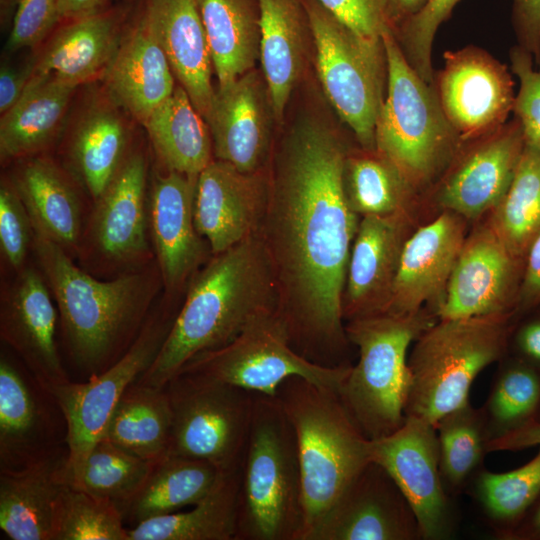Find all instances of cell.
Returning a JSON list of instances; mask_svg holds the SVG:
<instances>
[{
	"label": "cell",
	"instance_id": "18",
	"mask_svg": "<svg viewBox=\"0 0 540 540\" xmlns=\"http://www.w3.org/2000/svg\"><path fill=\"white\" fill-rule=\"evenodd\" d=\"M57 312L50 289L33 268L20 269L1 298L0 336L52 398L69 383L55 340Z\"/></svg>",
	"mask_w": 540,
	"mask_h": 540
},
{
	"label": "cell",
	"instance_id": "15",
	"mask_svg": "<svg viewBox=\"0 0 540 540\" xmlns=\"http://www.w3.org/2000/svg\"><path fill=\"white\" fill-rule=\"evenodd\" d=\"M436 81L442 110L463 144L497 130L513 111L512 75L480 48L446 51Z\"/></svg>",
	"mask_w": 540,
	"mask_h": 540
},
{
	"label": "cell",
	"instance_id": "5",
	"mask_svg": "<svg viewBox=\"0 0 540 540\" xmlns=\"http://www.w3.org/2000/svg\"><path fill=\"white\" fill-rule=\"evenodd\" d=\"M275 397L296 436L305 510L304 535L371 461L370 439L361 431L337 390L291 376L280 384Z\"/></svg>",
	"mask_w": 540,
	"mask_h": 540
},
{
	"label": "cell",
	"instance_id": "42",
	"mask_svg": "<svg viewBox=\"0 0 540 540\" xmlns=\"http://www.w3.org/2000/svg\"><path fill=\"white\" fill-rule=\"evenodd\" d=\"M344 188L351 208L360 217L412 213L418 196L391 162L376 150L349 151Z\"/></svg>",
	"mask_w": 540,
	"mask_h": 540
},
{
	"label": "cell",
	"instance_id": "11",
	"mask_svg": "<svg viewBox=\"0 0 540 540\" xmlns=\"http://www.w3.org/2000/svg\"><path fill=\"white\" fill-rule=\"evenodd\" d=\"M351 365L324 367L298 354L276 311L250 323L228 344L195 356L179 371L201 373L253 393L275 396L280 384L291 376L338 391Z\"/></svg>",
	"mask_w": 540,
	"mask_h": 540
},
{
	"label": "cell",
	"instance_id": "35",
	"mask_svg": "<svg viewBox=\"0 0 540 540\" xmlns=\"http://www.w3.org/2000/svg\"><path fill=\"white\" fill-rule=\"evenodd\" d=\"M241 465L221 472L210 492L187 512H173L128 529V540H235Z\"/></svg>",
	"mask_w": 540,
	"mask_h": 540
},
{
	"label": "cell",
	"instance_id": "41",
	"mask_svg": "<svg viewBox=\"0 0 540 540\" xmlns=\"http://www.w3.org/2000/svg\"><path fill=\"white\" fill-rule=\"evenodd\" d=\"M496 538L507 540L540 495L538 453L521 467L502 473L483 469L467 490Z\"/></svg>",
	"mask_w": 540,
	"mask_h": 540
},
{
	"label": "cell",
	"instance_id": "57",
	"mask_svg": "<svg viewBox=\"0 0 540 540\" xmlns=\"http://www.w3.org/2000/svg\"><path fill=\"white\" fill-rule=\"evenodd\" d=\"M507 540H540V495Z\"/></svg>",
	"mask_w": 540,
	"mask_h": 540
},
{
	"label": "cell",
	"instance_id": "23",
	"mask_svg": "<svg viewBox=\"0 0 540 540\" xmlns=\"http://www.w3.org/2000/svg\"><path fill=\"white\" fill-rule=\"evenodd\" d=\"M147 164L127 155L117 174L96 199L87 229L94 252L111 265H134L148 258Z\"/></svg>",
	"mask_w": 540,
	"mask_h": 540
},
{
	"label": "cell",
	"instance_id": "27",
	"mask_svg": "<svg viewBox=\"0 0 540 540\" xmlns=\"http://www.w3.org/2000/svg\"><path fill=\"white\" fill-rule=\"evenodd\" d=\"M142 16L164 50L174 77L206 121L216 90L197 0H146Z\"/></svg>",
	"mask_w": 540,
	"mask_h": 540
},
{
	"label": "cell",
	"instance_id": "32",
	"mask_svg": "<svg viewBox=\"0 0 540 540\" xmlns=\"http://www.w3.org/2000/svg\"><path fill=\"white\" fill-rule=\"evenodd\" d=\"M221 472L208 462L169 454L156 462L139 490L116 505L129 529L200 502Z\"/></svg>",
	"mask_w": 540,
	"mask_h": 540
},
{
	"label": "cell",
	"instance_id": "59",
	"mask_svg": "<svg viewBox=\"0 0 540 540\" xmlns=\"http://www.w3.org/2000/svg\"><path fill=\"white\" fill-rule=\"evenodd\" d=\"M19 0H0L1 3V23L2 26L13 19ZM12 22V21H11Z\"/></svg>",
	"mask_w": 540,
	"mask_h": 540
},
{
	"label": "cell",
	"instance_id": "48",
	"mask_svg": "<svg viewBox=\"0 0 540 540\" xmlns=\"http://www.w3.org/2000/svg\"><path fill=\"white\" fill-rule=\"evenodd\" d=\"M33 226L29 214L12 183L0 187V249L4 260L22 269L30 245Z\"/></svg>",
	"mask_w": 540,
	"mask_h": 540
},
{
	"label": "cell",
	"instance_id": "20",
	"mask_svg": "<svg viewBox=\"0 0 540 540\" xmlns=\"http://www.w3.org/2000/svg\"><path fill=\"white\" fill-rule=\"evenodd\" d=\"M268 187V170L246 173L217 159L199 173L194 222L213 254L258 233L267 204Z\"/></svg>",
	"mask_w": 540,
	"mask_h": 540
},
{
	"label": "cell",
	"instance_id": "38",
	"mask_svg": "<svg viewBox=\"0 0 540 540\" xmlns=\"http://www.w3.org/2000/svg\"><path fill=\"white\" fill-rule=\"evenodd\" d=\"M128 132L114 109L100 106L85 113L70 145V158L81 182L96 200L126 159Z\"/></svg>",
	"mask_w": 540,
	"mask_h": 540
},
{
	"label": "cell",
	"instance_id": "58",
	"mask_svg": "<svg viewBox=\"0 0 540 540\" xmlns=\"http://www.w3.org/2000/svg\"><path fill=\"white\" fill-rule=\"evenodd\" d=\"M428 0H388L389 15L393 30L407 19L416 15Z\"/></svg>",
	"mask_w": 540,
	"mask_h": 540
},
{
	"label": "cell",
	"instance_id": "3",
	"mask_svg": "<svg viewBox=\"0 0 540 540\" xmlns=\"http://www.w3.org/2000/svg\"><path fill=\"white\" fill-rule=\"evenodd\" d=\"M36 258L60 315L67 353L87 380L132 345L157 287L148 272L98 280L78 268L60 245L33 231Z\"/></svg>",
	"mask_w": 540,
	"mask_h": 540
},
{
	"label": "cell",
	"instance_id": "2",
	"mask_svg": "<svg viewBox=\"0 0 540 540\" xmlns=\"http://www.w3.org/2000/svg\"><path fill=\"white\" fill-rule=\"evenodd\" d=\"M278 309L273 266L258 234L213 254L189 281L157 358L136 382L163 388L192 358L228 344Z\"/></svg>",
	"mask_w": 540,
	"mask_h": 540
},
{
	"label": "cell",
	"instance_id": "22",
	"mask_svg": "<svg viewBox=\"0 0 540 540\" xmlns=\"http://www.w3.org/2000/svg\"><path fill=\"white\" fill-rule=\"evenodd\" d=\"M412 213L366 215L359 222L342 296L344 322L387 312Z\"/></svg>",
	"mask_w": 540,
	"mask_h": 540
},
{
	"label": "cell",
	"instance_id": "9",
	"mask_svg": "<svg viewBox=\"0 0 540 540\" xmlns=\"http://www.w3.org/2000/svg\"><path fill=\"white\" fill-rule=\"evenodd\" d=\"M303 3L323 91L361 148L374 151L377 120L387 87L382 38L358 34L316 0Z\"/></svg>",
	"mask_w": 540,
	"mask_h": 540
},
{
	"label": "cell",
	"instance_id": "44",
	"mask_svg": "<svg viewBox=\"0 0 540 540\" xmlns=\"http://www.w3.org/2000/svg\"><path fill=\"white\" fill-rule=\"evenodd\" d=\"M154 464L102 437L71 485L119 505L139 490Z\"/></svg>",
	"mask_w": 540,
	"mask_h": 540
},
{
	"label": "cell",
	"instance_id": "8",
	"mask_svg": "<svg viewBox=\"0 0 540 540\" xmlns=\"http://www.w3.org/2000/svg\"><path fill=\"white\" fill-rule=\"evenodd\" d=\"M437 319L424 308L414 314L384 313L345 322L359 359L338 394L368 439L390 435L404 423L411 383L408 349Z\"/></svg>",
	"mask_w": 540,
	"mask_h": 540
},
{
	"label": "cell",
	"instance_id": "39",
	"mask_svg": "<svg viewBox=\"0 0 540 540\" xmlns=\"http://www.w3.org/2000/svg\"><path fill=\"white\" fill-rule=\"evenodd\" d=\"M480 408L489 441L540 423V370L507 354Z\"/></svg>",
	"mask_w": 540,
	"mask_h": 540
},
{
	"label": "cell",
	"instance_id": "56",
	"mask_svg": "<svg viewBox=\"0 0 540 540\" xmlns=\"http://www.w3.org/2000/svg\"><path fill=\"white\" fill-rule=\"evenodd\" d=\"M106 0H58L61 19L70 21L100 13Z\"/></svg>",
	"mask_w": 540,
	"mask_h": 540
},
{
	"label": "cell",
	"instance_id": "14",
	"mask_svg": "<svg viewBox=\"0 0 540 540\" xmlns=\"http://www.w3.org/2000/svg\"><path fill=\"white\" fill-rule=\"evenodd\" d=\"M524 262L488 219L476 224L461 248L437 318L516 315Z\"/></svg>",
	"mask_w": 540,
	"mask_h": 540
},
{
	"label": "cell",
	"instance_id": "29",
	"mask_svg": "<svg viewBox=\"0 0 540 540\" xmlns=\"http://www.w3.org/2000/svg\"><path fill=\"white\" fill-rule=\"evenodd\" d=\"M261 72L276 121L302 75L310 26L302 0H258Z\"/></svg>",
	"mask_w": 540,
	"mask_h": 540
},
{
	"label": "cell",
	"instance_id": "47",
	"mask_svg": "<svg viewBox=\"0 0 540 540\" xmlns=\"http://www.w3.org/2000/svg\"><path fill=\"white\" fill-rule=\"evenodd\" d=\"M510 62L520 83L513 107L515 118L522 127L525 144L540 150V65L534 69L532 54L519 45L511 49Z\"/></svg>",
	"mask_w": 540,
	"mask_h": 540
},
{
	"label": "cell",
	"instance_id": "13",
	"mask_svg": "<svg viewBox=\"0 0 540 540\" xmlns=\"http://www.w3.org/2000/svg\"><path fill=\"white\" fill-rule=\"evenodd\" d=\"M369 456L401 490L417 518L423 540H447L455 534L458 511L441 479L434 425L406 416L395 432L370 440Z\"/></svg>",
	"mask_w": 540,
	"mask_h": 540
},
{
	"label": "cell",
	"instance_id": "40",
	"mask_svg": "<svg viewBox=\"0 0 540 540\" xmlns=\"http://www.w3.org/2000/svg\"><path fill=\"white\" fill-rule=\"evenodd\" d=\"M439 471L447 494L467 492L483 470L489 438L481 408L470 401L444 415L435 425Z\"/></svg>",
	"mask_w": 540,
	"mask_h": 540
},
{
	"label": "cell",
	"instance_id": "24",
	"mask_svg": "<svg viewBox=\"0 0 540 540\" xmlns=\"http://www.w3.org/2000/svg\"><path fill=\"white\" fill-rule=\"evenodd\" d=\"M197 177L167 170L155 175L151 185L149 224L168 294L183 288L206 255L194 222Z\"/></svg>",
	"mask_w": 540,
	"mask_h": 540
},
{
	"label": "cell",
	"instance_id": "45",
	"mask_svg": "<svg viewBox=\"0 0 540 540\" xmlns=\"http://www.w3.org/2000/svg\"><path fill=\"white\" fill-rule=\"evenodd\" d=\"M53 540H128L116 504L68 485L56 515Z\"/></svg>",
	"mask_w": 540,
	"mask_h": 540
},
{
	"label": "cell",
	"instance_id": "31",
	"mask_svg": "<svg viewBox=\"0 0 540 540\" xmlns=\"http://www.w3.org/2000/svg\"><path fill=\"white\" fill-rule=\"evenodd\" d=\"M120 41L116 19L108 13L70 21L35 60L33 73L52 75L76 88L106 72Z\"/></svg>",
	"mask_w": 540,
	"mask_h": 540
},
{
	"label": "cell",
	"instance_id": "10",
	"mask_svg": "<svg viewBox=\"0 0 540 540\" xmlns=\"http://www.w3.org/2000/svg\"><path fill=\"white\" fill-rule=\"evenodd\" d=\"M164 387L172 413L169 454L208 462L219 472L239 467L254 393L190 371H179Z\"/></svg>",
	"mask_w": 540,
	"mask_h": 540
},
{
	"label": "cell",
	"instance_id": "17",
	"mask_svg": "<svg viewBox=\"0 0 540 540\" xmlns=\"http://www.w3.org/2000/svg\"><path fill=\"white\" fill-rule=\"evenodd\" d=\"M524 146L522 127L515 117L492 133L464 143L437 182L439 207L467 221L489 214L507 192Z\"/></svg>",
	"mask_w": 540,
	"mask_h": 540
},
{
	"label": "cell",
	"instance_id": "25",
	"mask_svg": "<svg viewBox=\"0 0 540 540\" xmlns=\"http://www.w3.org/2000/svg\"><path fill=\"white\" fill-rule=\"evenodd\" d=\"M68 485V449L61 445L19 469L0 470V529L12 540H53Z\"/></svg>",
	"mask_w": 540,
	"mask_h": 540
},
{
	"label": "cell",
	"instance_id": "34",
	"mask_svg": "<svg viewBox=\"0 0 540 540\" xmlns=\"http://www.w3.org/2000/svg\"><path fill=\"white\" fill-rule=\"evenodd\" d=\"M74 90L52 75L33 73L19 101L1 117V159L42 150L57 131Z\"/></svg>",
	"mask_w": 540,
	"mask_h": 540
},
{
	"label": "cell",
	"instance_id": "12",
	"mask_svg": "<svg viewBox=\"0 0 540 540\" xmlns=\"http://www.w3.org/2000/svg\"><path fill=\"white\" fill-rule=\"evenodd\" d=\"M176 314L164 309L153 312L119 360L84 382L70 381L53 396L65 420L70 484L104 436L119 399L157 358Z\"/></svg>",
	"mask_w": 540,
	"mask_h": 540
},
{
	"label": "cell",
	"instance_id": "1",
	"mask_svg": "<svg viewBox=\"0 0 540 540\" xmlns=\"http://www.w3.org/2000/svg\"><path fill=\"white\" fill-rule=\"evenodd\" d=\"M349 151L321 120L297 122L273 155L257 233L273 266L291 346L331 368L351 365L342 296L361 217L344 188Z\"/></svg>",
	"mask_w": 540,
	"mask_h": 540
},
{
	"label": "cell",
	"instance_id": "36",
	"mask_svg": "<svg viewBox=\"0 0 540 540\" xmlns=\"http://www.w3.org/2000/svg\"><path fill=\"white\" fill-rule=\"evenodd\" d=\"M143 125L167 170L197 177L214 160L209 126L181 85Z\"/></svg>",
	"mask_w": 540,
	"mask_h": 540
},
{
	"label": "cell",
	"instance_id": "16",
	"mask_svg": "<svg viewBox=\"0 0 540 540\" xmlns=\"http://www.w3.org/2000/svg\"><path fill=\"white\" fill-rule=\"evenodd\" d=\"M417 518L386 470L367 463L302 540H419Z\"/></svg>",
	"mask_w": 540,
	"mask_h": 540
},
{
	"label": "cell",
	"instance_id": "30",
	"mask_svg": "<svg viewBox=\"0 0 540 540\" xmlns=\"http://www.w3.org/2000/svg\"><path fill=\"white\" fill-rule=\"evenodd\" d=\"M12 185L23 201L33 231L76 251L82 239V212L78 194L60 168L51 160L33 157L15 174Z\"/></svg>",
	"mask_w": 540,
	"mask_h": 540
},
{
	"label": "cell",
	"instance_id": "19",
	"mask_svg": "<svg viewBox=\"0 0 540 540\" xmlns=\"http://www.w3.org/2000/svg\"><path fill=\"white\" fill-rule=\"evenodd\" d=\"M273 120V106L261 71L254 68L218 86L206 118L214 159L246 173L266 169Z\"/></svg>",
	"mask_w": 540,
	"mask_h": 540
},
{
	"label": "cell",
	"instance_id": "37",
	"mask_svg": "<svg viewBox=\"0 0 540 540\" xmlns=\"http://www.w3.org/2000/svg\"><path fill=\"white\" fill-rule=\"evenodd\" d=\"M171 433L172 413L165 387L135 382L116 404L103 437L156 463L169 455Z\"/></svg>",
	"mask_w": 540,
	"mask_h": 540
},
{
	"label": "cell",
	"instance_id": "43",
	"mask_svg": "<svg viewBox=\"0 0 540 540\" xmlns=\"http://www.w3.org/2000/svg\"><path fill=\"white\" fill-rule=\"evenodd\" d=\"M488 221L507 247L524 259L540 233V150L524 146L514 178Z\"/></svg>",
	"mask_w": 540,
	"mask_h": 540
},
{
	"label": "cell",
	"instance_id": "52",
	"mask_svg": "<svg viewBox=\"0 0 540 540\" xmlns=\"http://www.w3.org/2000/svg\"><path fill=\"white\" fill-rule=\"evenodd\" d=\"M512 23L518 45L540 65V0H512Z\"/></svg>",
	"mask_w": 540,
	"mask_h": 540
},
{
	"label": "cell",
	"instance_id": "50",
	"mask_svg": "<svg viewBox=\"0 0 540 540\" xmlns=\"http://www.w3.org/2000/svg\"><path fill=\"white\" fill-rule=\"evenodd\" d=\"M330 13L356 31L371 39H381L393 28L388 0H316Z\"/></svg>",
	"mask_w": 540,
	"mask_h": 540
},
{
	"label": "cell",
	"instance_id": "46",
	"mask_svg": "<svg viewBox=\"0 0 540 540\" xmlns=\"http://www.w3.org/2000/svg\"><path fill=\"white\" fill-rule=\"evenodd\" d=\"M459 1L428 0L416 15L393 30L409 64L430 85L435 84L432 68L435 34Z\"/></svg>",
	"mask_w": 540,
	"mask_h": 540
},
{
	"label": "cell",
	"instance_id": "33",
	"mask_svg": "<svg viewBox=\"0 0 540 540\" xmlns=\"http://www.w3.org/2000/svg\"><path fill=\"white\" fill-rule=\"evenodd\" d=\"M218 86L255 68L260 51L258 0H197Z\"/></svg>",
	"mask_w": 540,
	"mask_h": 540
},
{
	"label": "cell",
	"instance_id": "53",
	"mask_svg": "<svg viewBox=\"0 0 540 540\" xmlns=\"http://www.w3.org/2000/svg\"><path fill=\"white\" fill-rule=\"evenodd\" d=\"M540 305V233L529 247L518 294L516 315Z\"/></svg>",
	"mask_w": 540,
	"mask_h": 540
},
{
	"label": "cell",
	"instance_id": "7",
	"mask_svg": "<svg viewBox=\"0 0 540 540\" xmlns=\"http://www.w3.org/2000/svg\"><path fill=\"white\" fill-rule=\"evenodd\" d=\"M517 316L500 314L437 319L414 341L408 357L411 375L405 417L432 425L469 401L479 373L508 351Z\"/></svg>",
	"mask_w": 540,
	"mask_h": 540
},
{
	"label": "cell",
	"instance_id": "51",
	"mask_svg": "<svg viewBox=\"0 0 540 540\" xmlns=\"http://www.w3.org/2000/svg\"><path fill=\"white\" fill-rule=\"evenodd\" d=\"M507 354L540 370V305L516 318L510 332Z\"/></svg>",
	"mask_w": 540,
	"mask_h": 540
},
{
	"label": "cell",
	"instance_id": "54",
	"mask_svg": "<svg viewBox=\"0 0 540 540\" xmlns=\"http://www.w3.org/2000/svg\"><path fill=\"white\" fill-rule=\"evenodd\" d=\"M35 60L21 68L4 64L0 69V112L9 111L21 98L32 77Z\"/></svg>",
	"mask_w": 540,
	"mask_h": 540
},
{
	"label": "cell",
	"instance_id": "28",
	"mask_svg": "<svg viewBox=\"0 0 540 540\" xmlns=\"http://www.w3.org/2000/svg\"><path fill=\"white\" fill-rule=\"evenodd\" d=\"M112 100L144 124L174 92V74L143 16L121 38L106 70Z\"/></svg>",
	"mask_w": 540,
	"mask_h": 540
},
{
	"label": "cell",
	"instance_id": "26",
	"mask_svg": "<svg viewBox=\"0 0 540 540\" xmlns=\"http://www.w3.org/2000/svg\"><path fill=\"white\" fill-rule=\"evenodd\" d=\"M54 399L3 353L0 357V470L19 469L60 445Z\"/></svg>",
	"mask_w": 540,
	"mask_h": 540
},
{
	"label": "cell",
	"instance_id": "6",
	"mask_svg": "<svg viewBox=\"0 0 540 540\" xmlns=\"http://www.w3.org/2000/svg\"><path fill=\"white\" fill-rule=\"evenodd\" d=\"M387 87L376 125V151L416 194L437 183L463 143L447 120L434 85L407 61L393 28L382 34Z\"/></svg>",
	"mask_w": 540,
	"mask_h": 540
},
{
	"label": "cell",
	"instance_id": "49",
	"mask_svg": "<svg viewBox=\"0 0 540 540\" xmlns=\"http://www.w3.org/2000/svg\"><path fill=\"white\" fill-rule=\"evenodd\" d=\"M60 19L58 0H19L6 51L15 52L38 45Z\"/></svg>",
	"mask_w": 540,
	"mask_h": 540
},
{
	"label": "cell",
	"instance_id": "55",
	"mask_svg": "<svg viewBox=\"0 0 540 540\" xmlns=\"http://www.w3.org/2000/svg\"><path fill=\"white\" fill-rule=\"evenodd\" d=\"M540 445V423L505 437L489 441L488 452L519 451Z\"/></svg>",
	"mask_w": 540,
	"mask_h": 540
},
{
	"label": "cell",
	"instance_id": "4",
	"mask_svg": "<svg viewBox=\"0 0 540 540\" xmlns=\"http://www.w3.org/2000/svg\"><path fill=\"white\" fill-rule=\"evenodd\" d=\"M305 510L294 429L275 396L254 393L235 540H301Z\"/></svg>",
	"mask_w": 540,
	"mask_h": 540
},
{
	"label": "cell",
	"instance_id": "21",
	"mask_svg": "<svg viewBox=\"0 0 540 540\" xmlns=\"http://www.w3.org/2000/svg\"><path fill=\"white\" fill-rule=\"evenodd\" d=\"M467 234V220L449 210L412 232L386 313L408 315L428 308L436 315Z\"/></svg>",
	"mask_w": 540,
	"mask_h": 540
}]
</instances>
